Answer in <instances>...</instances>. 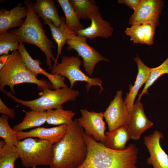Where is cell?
Masks as SVG:
<instances>
[{
	"label": "cell",
	"instance_id": "obj_1",
	"mask_svg": "<svg viewBox=\"0 0 168 168\" xmlns=\"http://www.w3.org/2000/svg\"><path fill=\"white\" fill-rule=\"evenodd\" d=\"M87 153L83 163L77 168H138V150L131 144L124 150H116L105 147L84 132Z\"/></svg>",
	"mask_w": 168,
	"mask_h": 168
},
{
	"label": "cell",
	"instance_id": "obj_2",
	"mask_svg": "<svg viewBox=\"0 0 168 168\" xmlns=\"http://www.w3.org/2000/svg\"><path fill=\"white\" fill-rule=\"evenodd\" d=\"M68 126L65 136L53 145V158L50 168H77L86 158L87 147L83 128L77 119Z\"/></svg>",
	"mask_w": 168,
	"mask_h": 168
},
{
	"label": "cell",
	"instance_id": "obj_3",
	"mask_svg": "<svg viewBox=\"0 0 168 168\" xmlns=\"http://www.w3.org/2000/svg\"><path fill=\"white\" fill-rule=\"evenodd\" d=\"M24 3L27 9L25 20L18 28L9 31L15 35L20 41L37 46L45 54L46 64L51 69L52 62L54 63L56 60L52 49L56 48V46L46 35L39 17L33 9V2L26 0Z\"/></svg>",
	"mask_w": 168,
	"mask_h": 168
},
{
	"label": "cell",
	"instance_id": "obj_4",
	"mask_svg": "<svg viewBox=\"0 0 168 168\" xmlns=\"http://www.w3.org/2000/svg\"><path fill=\"white\" fill-rule=\"evenodd\" d=\"M24 83L36 84L42 91L46 88L52 89L51 83L45 79H39L28 69L18 50L12 51L6 64L0 70V90L8 86L15 94V86Z\"/></svg>",
	"mask_w": 168,
	"mask_h": 168
},
{
	"label": "cell",
	"instance_id": "obj_5",
	"mask_svg": "<svg viewBox=\"0 0 168 168\" xmlns=\"http://www.w3.org/2000/svg\"><path fill=\"white\" fill-rule=\"evenodd\" d=\"M20 105L29 107L31 110L38 112L63 108L62 105L68 101H74L79 95V91L72 88H63L54 90L49 88L39 93L40 97L31 100H24L17 98L11 92L4 90L1 91Z\"/></svg>",
	"mask_w": 168,
	"mask_h": 168
},
{
	"label": "cell",
	"instance_id": "obj_6",
	"mask_svg": "<svg viewBox=\"0 0 168 168\" xmlns=\"http://www.w3.org/2000/svg\"><path fill=\"white\" fill-rule=\"evenodd\" d=\"M53 145L47 141L28 138L18 140L16 146L22 166L32 168L50 165L53 158Z\"/></svg>",
	"mask_w": 168,
	"mask_h": 168
},
{
	"label": "cell",
	"instance_id": "obj_7",
	"mask_svg": "<svg viewBox=\"0 0 168 168\" xmlns=\"http://www.w3.org/2000/svg\"><path fill=\"white\" fill-rule=\"evenodd\" d=\"M82 63V62L78 56H63L61 63H58L52 66L50 73L67 77L70 82V87L72 88L76 82H87L85 87L87 92L92 86H99L100 87V93L101 94L103 90L102 80L98 77H90L84 73L80 69Z\"/></svg>",
	"mask_w": 168,
	"mask_h": 168
},
{
	"label": "cell",
	"instance_id": "obj_8",
	"mask_svg": "<svg viewBox=\"0 0 168 168\" xmlns=\"http://www.w3.org/2000/svg\"><path fill=\"white\" fill-rule=\"evenodd\" d=\"M87 39L82 36L72 34L66 42L68 50L74 49L78 53V56L81 57L83 61V66L85 72L92 76L96 65L99 62L110 60L102 55L94 48L87 43Z\"/></svg>",
	"mask_w": 168,
	"mask_h": 168
},
{
	"label": "cell",
	"instance_id": "obj_9",
	"mask_svg": "<svg viewBox=\"0 0 168 168\" xmlns=\"http://www.w3.org/2000/svg\"><path fill=\"white\" fill-rule=\"evenodd\" d=\"M122 96V90L117 91L114 99L104 112V117L109 131L122 126L128 128L129 125L131 115Z\"/></svg>",
	"mask_w": 168,
	"mask_h": 168
},
{
	"label": "cell",
	"instance_id": "obj_10",
	"mask_svg": "<svg viewBox=\"0 0 168 168\" xmlns=\"http://www.w3.org/2000/svg\"><path fill=\"white\" fill-rule=\"evenodd\" d=\"M164 7L162 0H142L137 9L130 16L128 24L131 25L152 24L157 27Z\"/></svg>",
	"mask_w": 168,
	"mask_h": 168
},
{
	"label": "cell",
	"instance_id": "obj_11",
	"mask_svg": "<svg viewBox=\"0 0 168 168\" xmlns=\"http://www.w3.org/2000/svg\"><path fill=\"white\" fill-rule=\"evenodd\" d=\"M82 116L78 122L85 132L97 141L104 144L105 141V123L103 120L104 112L89 111L86 109L80 110Z\"/></svg>",
	"mask_w": 168,
	"mask_h": 168
},
{
	"label": "cell",
	"instance_id": "obj_12",
	"mask_svg": "<svg viewBox=\"0 0 168 168\" xmlns=\"http://www.w3.org/2000/svg\"><path fill=\"white\" fill-rule=\"evenodd\" d=\"M164 138L163 133L157 130L143 138V143L150 154L146 163L148 165H152L153 168H168V155L160 143L161 139Z\"/></svg>",
	"mask_w": 168,
	"mask_h": 168
},
{
	"label": "cell",
	"instance_id": "obj_13",
	"mask_svg": "<svg viewBox=\"0 0 168 168\" xmlns=\"http://www.w3.org/2000/svg\"><path fill=\"white\" fill-rule=\"evenodd\" d=\"M90 20V25L77 31V34L78 35L91 40L97 37L107 39L112 36L113 28L109 22L102 19L99 10L91 14Z\"/></svg>",
	"mask_w": 168,
	"mask_h": 168
},
{
	"label": "cell",
	"instance_id": "obj_14",
	"mask_svg": "<svg viewBox=\"0 0 168 168\" xmlns=\"http://www.w3.org/2000/svg\"><path fill=\"white\" fill-rule=\"evenodd\" d=\"M68 128V126L66 124L50 128L39 127L27 132L16 131V137L18 140L28 138H38L54 144L65 136Z\"/></svg>",
	"mask_w": 168,
	"mask_h": 168
},
{
	"label": "cell",
	"instance_id": "obj_15",
	"mask_svg": "<svg viewBox=\"0 0 168 168\" xmlns=\"http://www.w3.org/2000/svg\"><path fill=\"white\" fill-rule=\"evenodd\" d=\"M130 115L128 129L131 138L138 140L143 133L153 125V123L146 116L143 105L140 100H137L134 104Z\"/></svg>",
	"mask_w": 168,
	"mask_h": 168
},
{
	"label": "cell",
	"instance_id": "obj_16",
	"mask_svg": "<svg viewBox=\"0 0 168 168\" xmlns=\"http://www.w3.org/2000/svg\"><path fill=\"white\" fill-rule=\"evenodd\" d=\"M27 9L26 6L19 3L14 8L8 10L3 8L0 11V34L11 28L21 27L26 17Z\"/></svg>",
	"mask_w": 168,
	"mask_h": 168
},
{
	"label": "cell",
	"instance_id": "obj_17",
	"mask_svg": "<svg viewBox=\"0 0 168 168\" xmlns=\"http://www.w3.org/2000/svg\"><path fill=\"white\" fill-rule=\"evenodd\" d=\"M133 59L137 65L138 73L134 85H129V92L126 94V97L124 100L130 114L134 105L136 96L141 86L147 80L151 69L150 68L143 63L138 56L133 58Z\"/></svg>",
	"mask_w": 168,
	"mask_h": 168
},
{
	"label": "cell",
	"instance_id": "obj_18",
	"mask_svg": "<svg viewBox=\"0 0 168 168\" xmlns=\"http://www.w3.org/2000/svg\"><path fill=\"white\" fill-rule=\"evenodd\" d=\"M33 7L38 16L43 21L49 20L56 26L61 25L62 17L59 15L53 0H36L33 2Z\"/></svg>",
	"mask_w": 168,
	"mask_h": 168
},
{
	"label": "cell",
	"instance_id": "obj_19",
	"mask_svg": "<svg viewBox=\"0 0 168 168\" xmlns=\"http://www.w3.org/2000/svg\"><path fill=\"white\" fill-rule=\"evenodd\" d=\"M44 24L48 25L49 27L52 37L57 44V53L56 60L53 66L58 63L59 56L61 55L63 47L66 43L72 34L76 33L70 30L66 26L65 18L62 17L61 25L58 27L55 26L51 21L46 20L43 21Z\"/></svg>",
	"mask_w": 168,
	"mask_h": 168
},
{
	"label": "cell",
	"instance_id": "obj_20",
	"mask_svg": "<svg viewBox=\"0 0 168 168\" xmlns=\"http://www.w3.org/2000/svg\"><path fill=\"white\" fill-rule=\"evenodd\" d=\"M106 140L104 145L106 147L116 150L125 149L127 142L131 139L127 127L122 126L111 131L105 133Z\"/></svg>",
	"mask_w": 168,
	"mask_h": 168
},
{
	"label": "cell",
	"instance_id": "obj_21",
	"mask_svg": "<svg viewBox=\"0 0 168 168\" xmlns=\"http://www.w3.org/2000/svg\"><path fill=\"white\" fill-rule=\"evenodd\" d=\"M25 116L21 123L13 127V129L16 132L35 127H40L46 122V111L38 112L33 110L27 111L23 110Z\"/></svg>",
	"mask_w": 168,
	"mask_h": 168
},
{
	"label": "cell",
	"instance_id": "obj_22",
	"mask_svg": "<svg viewBox=\"0 0 168 168\" xmlns=\"http://www.w3.org/2000/svg\"><path fill=\"white\" fill-rule=\"evenodd\" d=\"M20 158L16 147L0 140V168H14L16 161Z\"/></svg>",
	"mask_w": 168,
	"mask_h": 168
},
{
	"label": "cell",
	"instance_id": "obj_23",
	"mask_svg": "<svg viewBox=\"0 0 168 168\" xmlns=\"http://www.w3.org/2000/svg\"><path fill=\"white\" fill-rule=\"evenodd\" d=\"M57 1L64 12L65 24L70 30L77 34V31L85 28L80 23V19L73 10L69 0Z\"/></svg>",
	"mask_w": 168,
	"mask_h": 168
},
{
	"label": "cell",
	"instance_id": "obj_24",
	"mask_svg": "<svg viewBox=\"0 0 168 168\" xmlns=\"http://www.w3.org/2000/svg\"><path fill=\"white\" fill-rule=\"evenodd\" d=\"M46 123L54 125H70L73 122V117L75 114L70 110H65L63 108L50 109L46 111Z\"/></svg>",
	"mask_w": 168,
	"mask_h": 168
},
{
	"label": "cell",
	"instance_id": "obj_25",
	"mask_svg": "<svg viewBox=\"0 0 168 168\" xmlns=\"http://www.w3.org/2000/svg\"><path fill=\"white\" fill-rule=\"evenodd\" d=\"M72 7L80 19L90 20V16L99 11L94 0H69Z\"/></svg>",
	"mask_w": 168,
	"mask_h": 168
},
{
	"label": "cell",
	"instance_id": "obj_26",
	"mask_svg": "<svg viewBox=\"0 0 168 168\" xmlns=\"http://www.w3.org/2000/svg\"><path fill=\"white\" fill-rule=\"evenodd\" d=\"M20 41L17 37L10 31L0 34V55L8 54L10 51L18 50Z\"/></svg>",
	"mask_w": 168,
	"mask_h": 168
},
{
	"label": "cell",
	"instance_id": "obj_27",
	"mask_svg": "<svg viewBox=\"0 0 168 168\" xmlns=\"http://www.w3.org/2000/svg\"><path fill=\"white\" fill-rule=\"evenodd\" d=\"M168 74V57L160 65L154 68H151L149 77L142 92L139 95L138 100H140L142 96L148 94L147 90L161 76Z\"/></svg>",
	"mask_w": 168,
	"mask_h": 168
},
{
	"label": "cell",
	"instance_id": "obj_28",
	"mask_svg": "<svg viewBox=\"0 0 168 168\" xmlns=\"http://www.w3.org/2000/svg\"><path fill=\"white\" fill-rule=\"evenodd\" d=\"M9 118L4 114L0 117V137L7 144L16 146L18 140L16 137V131L11 128L8 123Z\"/></svg>",
	"mask_w": 168,
	"mask_h": 168
},
{
	"label": "cell",
	"instance_id": "obj_29",
	"mask_svg": "<svg viewBox=\"0 0 168 168\" xmlns=\"http://www.w3.org/2000/svg\"><path fill=\"white\" fill-rule=\"evenodd\" d=\"M124 32L130 37V40L134 44H145L144 32L142 24H136L127 27Z\"/></svg>",
	"mask_w": 168,
	"mask_h": 168
},
{
	"label": "cell",
	"instance_id": "obj_30",
	"mask_svg": "<svg viewBox=\"0 0 168 168\" xmlns=\"http://www.w3.org/2000/svg\"><path fill=\"white\" fill-rule=\"evenodd\" d=\"M145 39V44L151 45L153 43L154 36L156 27L149 23L142 24Z\"/></svg>",
	"mask_w": 168,
	"mask_h": 168
},
{
	"label": "cell",
	"instance_id": "obj_31",
	"mask_svg": "<svg viewBox=\"0 0 168 168\" xmlns=\"http://www.w3.org/2000/svg\"><path fill=\"white\" fill-rule=\"evenodd\" d=\"M0 113L7 115L12 119H14L15 117L14 110L8 108L3 102L1 98H0Z\"/></svg>",
	"mask_w": 168,
	"mask_h": 168
},
{
	"label": "cell",
	"instance_id": "obj_32",
	"mask_svg": "<svg viewBox=\"0 0 168 168\" xmlns=\"http://www.w3.org/2000/svg\"><path fill=\"white\" fill-rule=\"evenodd\" d=\"M142 0H118L119 4H124L135 11L140 4Z\"/></svg>",
	"mask_w": 168,
	"mask_h": 168
},
{
	"label": "cell",
	"instance_id": "obj_33",
	"mask_svg": "<svg viewBox=\"0 0 168 168\" xmlns=\"http://www.w3.org/2000/svg\"><path fill=\"white\" fill-rule=\"evenodd\" d=\"M10 54H5L0 56V70L6 64Z\"/></svg>",
	"mask_w": 168,
	"mask_h": 168
},
{
	"label": "cell",
	"instance_id": "obj_34",
	"mask_svg": "<svg viewBox=\"0 0 168 168\" xmlns=\"http://www.w3.org/2000/svg\"><path fill=\"white\" fill-rule=\"evenodd\" d=\"M32 168H36V167H32Z\"/></svg>",
	"mask_w": 168,
	"mask_h": 168
}]
</instances>
